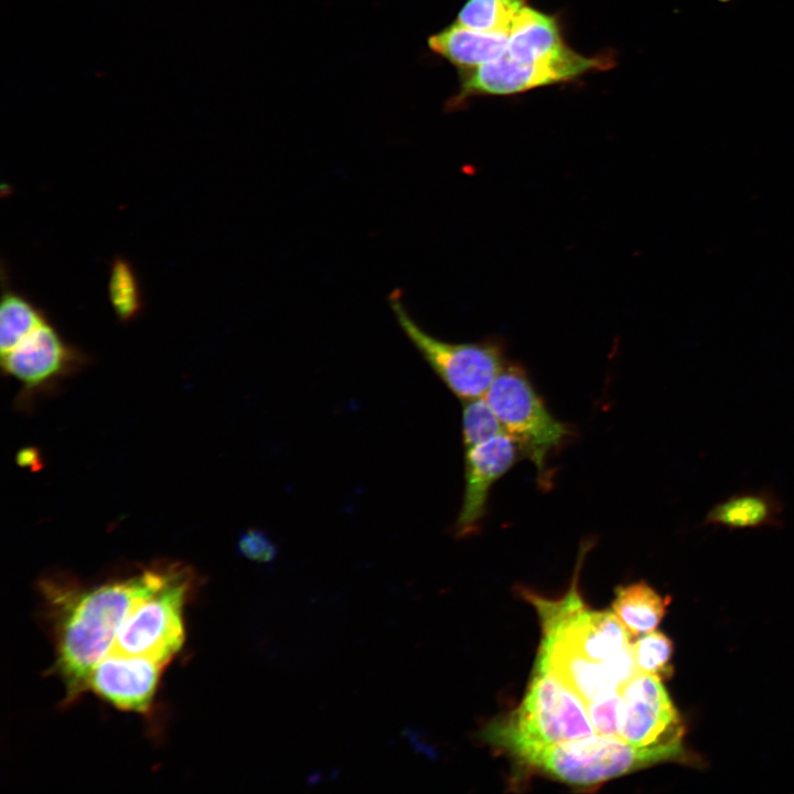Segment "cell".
<instances>
[{
	"label": "cell",
	"instance_id": "cell-22",
	"mask_svg": "<svg viewBox=\"0 0 794 794\" xmlns=\"http://www.w3.org/2000/svg\"><path fill=\"white\" fill-rule=\"evenodd\" d=\"M621 701V690H614L586 705L596 733L619 737Z\"/></svg>",
	"mask_w": 794,
	"mask_h": 794
},
{
	"label": "cell",
	"instance_id": "cell-4",
	"mask_svg": "<svg viewBox=\"0 0 794 794\" xmlns=\"http://www.w3.org/2000/svg\"><path fill=\"white\" fill-rule=\"evenodd\" d=\"M682 742L642 748L616 736L590 734L535 752L522 762L559 782L576 787L605 781L679 759Z\"/></svg>",
	"mask_w": 794,
	"mask_h": 794
},
{
	"label": "cell",
	"instance_id": "cell-5",
	"mask_svg": "<svg viewBox=\"0 0 794 794\" xmlns=\"http://www.w3.org/2000/svg\"><path fill=\"white\" fill-rule=\"evenodd\" d=\"M504 431L536 468L540 482L549 483L548 460L571 436L538 394L527 372L506 363L484 395Z\"/></svg>",
	"mask_w": 794,
	"mask_h": 794
},
{
	"label": "cell",
	"instance_id": "cell-13",
	"mask_svg": "<svg viewBox=\"0 0 794 794\" xmlns=\"http://www.w3.org/2000/svg\"><path fill=\"white\" fill-rule=\"evenodd\" d=\"M507 33L482 32L453 23L428 37V47L460 71L496 61L507 52Z\"/></svg>",
	"mask_w": 794,
	"mask_h": 794
},
{
	"label": "cell",
	"instance_id": "cell-18",
	"mask_svg": "<svg viewBox=\"0 0 794 794\" xmlns=\"http://www.w3.org/2000/svg\"><path fill=\"white\" fill-rule=\"evenodd\" d=\"M108 299L116 318L127 323L139 316L143 308L141 286L133 266L116 256L109 266Z\"/></svg>",
	"mask_w": 794,
	"mask_h": 794
},
{
	"label": "cell",
	"instance_id": "cell-3",
	"mask_svg": "<svg viewBox=\"0 0 794 794\" xmlns=\"http://www.w3.org/2000/svg\"><path fill=\"white\" fill-rule=\"evenodd\" d=\"M593 733L583 701L554 674L535 666L521 705L492 725L486 736L523 761L550 745Z\"/></svg>",
	"mask_w": 794,
	"mask_h": 794
},
{
	"label": "cell",
	"instance_id": "cell-23",
	"mask_svg": "<svg viewBox=\"0 0 794 794\" xmlns=\"http://www.w3.org/2000/svg\"><path fill=\"white\" fill-rule=\"evenodd\" d=\"M237 550L239 555L258 564L271 562L278 555L275 541L258 528H249L239 536Z\"/></svg>",
	"mask_w": 794,
	"mask_h": 794
},
{
	"label": "cell",
	"instance_id": "cell-20",
	"mask_svg": "<svg viewBox=\"0 0 794 794\" xmlns=\"http://www.w3.org/2000/svg\"><path fill=\"white\" fill-rule=\"evenodd\" d=\"M632 651L637 669L662 678L672 674V641L663 633L652 631L637 636L632 643Z\"/></svg>",
	"mask_w": 794,
	"mask_h": 794
},
{
	"label": "cell",
	"instance_id": "cell-7",
	"mask_svg": "<svg viewBox=\"0 0 794 794\" xmlns=\"http://www.w3.org/2000/svg\"><path fill=\"white\" fill-rule=\"evenodd\" d=\"M396 320L422 358L450 391L462 401L482 397L506 365L503 344L496 339L454 343L432 336L411 318L401 292L389 297Z\"/></svg>",
	"mask_w": 794,
	"mask_h": 794
},
{
	"label": "cell",
	"instance_id": "cell-1",
	"mask_svg": "<svg viewBox=\"0 0 794 794\" xmlns=\"http://www.w3.org/2000/svg\"><path fill=\"white\" fill-rule=\"evenodd\" d=\"M172 562L155 564L131 577L93 588L69 580L41 582L55 643V670L69 702L88 689L96 664L106 656L132 605L154 591Z\"/></svg>",
	"mask_w": 794,
	"mask_h": 794
},
{
	"label": "cell",
	"instance_id": "cell-8",
	"mask_svg": "<svg viewBox=\"0 0 794 794\" xmlns=\"http://www.w3.org/2000/svg\"><path fill=\"white\" fill-rule=\"evenodd\" d=\"M614 60L611 54L583 56L575 51L565 57L535 63H524L503 57L461 71L458 94L446 104L448 111L458 110L476 96H505L525 90L568 82L593 69H607Z\"/></svg>",
	"mask_w": 794,
	"mask_h": 794
},
{
	"label": "cell",
	"instance_id": "cell-11",
	"mask_svg": "<svg viewBox=\"0 0 794 794\" xmlns=\"http://www.w3.org/2000/svg\"><path fill=\"white\" fill-rule=\"evenodd\" d=\"M519 454L518 446L507 433L464 448V491L453 526L457 537L478 532L493 485L512 469Z\"/></svg>",
	"mask_w": 794,
	"mask_h": 794
},
{
	"label": "cell",
	"instance_id": "cell-17",
	"mask_svg": "<svg viewBox=\"0 0 794 794\" xmlns=\"http://www.w3.org/2000/svg\"><path fill=\"white\" fill-rule=\"evenodd\" d=\"M49 315L32 299L3 282L0 303V353L12 348Z\"/></svg>",
	"mask_w": 794,
	"mask_h": 794
},
{
	"label": "cell",
	"instance_id": "cell-6",
	"mask_svg": "<svg viewBox=\"0 0 794 794\" xmlns=\"http://www.w3.org/2000/svg\"><path fill=\"white\" fill-rule=\"evenodd\" d=\"M195 575L172 562L165 580L136 602L121 623L108 653L141 656L168 664L184 643V608Z\"/></svg>",
	"mask_w": 794,
	"mask_h": 794
},
{
	"label": "cell",
	"instance_id": "cell-9",
	"mask_svg": "<svg viewBox=\"0 0 794 794\" xmlns=\"http://www.w3.org/2000/svg\"><path fill=\"white\" fill-rule=\"evenodd\" d=\"M87 361V355L63 337L50 316L1 353L2 371L21 383L20 399L24 403L78 371Z\"/></svg>",
	"mask_w": 794,
	"mask_h": 794
},
{
	"label": "cell",
	"instance_id": "cell-19",
	"mask_svg": "<svg viewBox=\"0 0 794 794\" xmlns=\"http://www.w3.org/2000/svg\"><path fill=\"white\" fill-rule=\"evenodd\" d=\"M525 0H466L457 22L482 32L509 33Z\"/></svg>",
	"mask_w": 794,
	"mask_h": 794
},
{
	"label": "cell",
	"instance_id": "cell-10",
	"mask_svg": "<svg viewBox=\"0 0 794 794\" xmlns=\"http://www.w3.org/2000/svg\"><path fill=\"white\" fill-rule=\"evenodd\" d=\"M620 690V738L642 748L682 742L680 718L658 676L639 672Z\"/></svg>",
	"mask_w": 794,
	"mask_h": 794
},
{
	"label": "cell",
	"instance_id": "cell-21",
	"mask_svg": "<svg viewBox=\"0 0 794 794\" xmlns=\"http://www.w3.org/2000/svg\"><path fill=\"white\" fill-rule=\"evenodd\" d=\"M506 433L484 396L463 401L462 441L469 448Z\"/></svg>",
	"mask_w": 794,
	"mask_h": 794
},
{
	"label": "cell",
	"instance_id": "cell-2",
	"mask_svg": "<svg viewBox=\"0 0 794 794\" xmlns=\"http://www.w3.org/2000/svg\"><path fill=\"white\" fill-rule=\"evenodd\" d=\"M590 546L584 541L580 547L571 586L562 598L548 599L527 589H522L521 594L538 613L541 646L607 665L626 683L639 673L632 636L613 611L589 609L578 589L580 568Z\"/></svg>",
	"mask_w": 794,
	"mask_h": 794
},
{
	"label": "cell",
	"instance_id": "cell-14",
	"mask_svg": "<svg viewBox=\"0 0 794 794\" xmlns=\"http://www.w3.org/2000/svg\"><path fill=\"white\" fill-rule=\"evenodd\" d=\"M569 49L555 17L525 7L508 33L506 54L518 62L535 63L567 56Z\"/></svg>",
	"mask_w": 794,
	"mask_h": 794
},
{
	"label": "cell",
	"instance_id": "cell-16",
	"mask_svg": "<svg viewBox=\"0 0 794 794\" xmlns=\"http://www.w3.org/2000/svg\"><path fill=\"white\" fill-rule=\"evenodd\" d=\"M669 598H663L645 582L620 586L615 589L612 610L631 636L655 631Z\"/></svg>",
	"mask_w": 794,
	"mask_h": 794
},
{
	"label": "cell",
	"instance_id": "cell-12",
	"mask_svg": "<svg viewBox=\"0 0 794 794\" xmlns=\"http://www.w3.org/2000/svg\"><path fill=\"white\" fill-rule=\"evenodd\" d=\"M164 667L151 658L108 653L93 668L88 689L121 710L146 713Z\"/></svg>",
	"mask_w": 794,
	"mask_h": 794
},
{
	"label": "cell",
	"instance_id": "cell-15",
	"mask_svg": "<svg viewBox=\"0 0 794 794\" xmlns=\"http://www.w3.org/2000/svg\"><path fill=\"white\" fill-rule=\"evenodd\" d=\"M784 504L771 489L738 492L718 502L706 513L702 525L731 530L783 525Z\"/></svg>",
	"mask_w": 794,
	"mask_h": 794
}]
</instances>
